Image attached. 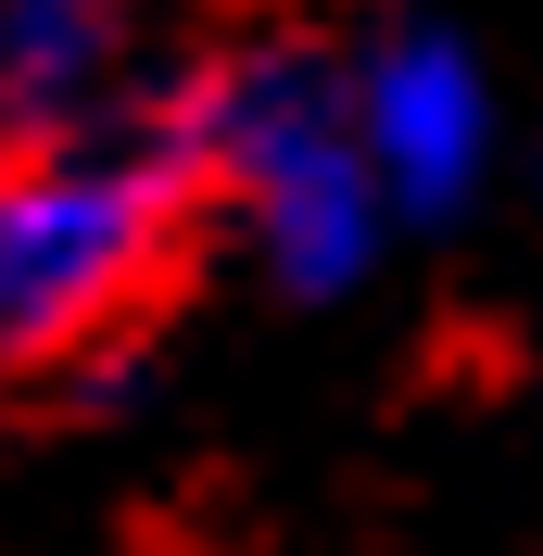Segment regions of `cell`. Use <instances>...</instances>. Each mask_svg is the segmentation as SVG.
I'll return each instance as SVG.
<instances>
[{
    "label": "cell",
    "mask_w": 543,
    "mask_h": 556,
    "mask_svg": "<svg viewBox=\"0 0 543 556\" xmlns=\"http://www.w3.org/2000/svg\"><path fill=\"white\" fill-rule=\"evenodd\" d=\"M215 190L203 76L139 89L114 127L51 139L0 177V367H76L177 266V215Z\"/></svg>",
    "instance_id": "cell-1"
},
{
    "label": "cell",
    "mask_w": 543,
    "mask_h": 556,
    "mask_svg": "<svg viewBox=\"0 0 543 556\" xmlns=\"http://www.w3.org/2000/svg\"><path fill=\"white\" fill-rule=\"evenodd\" d=\"M203 152H215V190H240L266 278L291 304H329L379 266L392 190L354 127V64H329L316 38H253V51L203 64Z\"/></svg>",
    "instance_id": "cell-2"
},
{
    "label": "cell",
    "mask_w": 543,
    "mask_h": 556,
    "mask_svg": "<svg viewBox=\"0 0 543 556\" xmlns=\"http://www.w3.org/2000/svg\"><path fill=\"white\" fill-rule=\"evenodd\" d=\"M354 127L392 215H455L493 165V76L455 26H392L354 51Z\"/></svg>",
    "instance_id": "cell-3"
},
{
    "label": "cell",
    "mask_w": 543,
    "mask_h": 556,
    "mask_svg": "<svg viewBox=\"0 0 543 556\" xmlns=\"http://www.w3.org/2000/svg\"><path fill=\"white\" fill-rule=\"evenodd\" d=\"M127 89V13L114 0H0V114L26 139L114 127Z\"/></svg>",
    "instance_id": "cell-4"
},
{
    "label": "cell",
    "mask_w": 543,
    "mask_h": 556,
    "mask_svg": "<svg viewBox=\"0 0 543 556\" xmlns=\"http://www.w3.org/2000/svg\"><path fill=\"white\" fill-rule=\"evenodd\" d=\"M13 139H26V127H13V114H0V177H13Z\"/></svg>",
    "instance_id": "cell-5"
}]
</instances>
